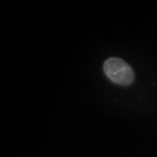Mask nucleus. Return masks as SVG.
I'll return each mask as SVG.
<instances>
[{
  "mask_svg": "<svg viewBox=\"0 0 157 157\" xmlns=\"http://www.w3.org/2000/svg\"><path fill=\"white\" fill-rule=\"evenodd\" d=\"M103 70L113 82L121 86H128L135 80V73L132 67L119 58H110L107 59Z\"/></svg>",
  "mask_w": 157,
  "mask_h": 157,
  "instance_id": "f257e3e1",
  "label": "nucleus"
}]
</instances>
